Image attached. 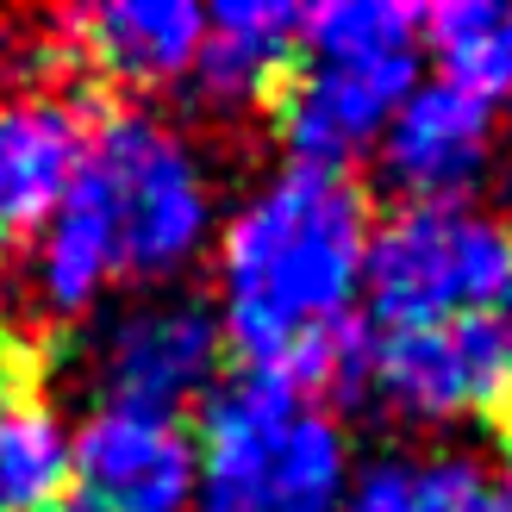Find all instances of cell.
Returning a JSON list of instances; mask_svg holds the SVG:
<instances>
[{
	"mask_svg": "<svg viewBox=\"0 0 512 512\" xmlns=\"http://www.w3.org/2000/svg\"><path fill=\"white\" fill-rule=\"evenodd\" d=\"M369 232L375 200L344 169H288L244 200L219 244V338L238 369L288 381L325 413L369 400V325L350 313Z\"/></svg>",
	"mask_w": 512,
	"mask_h": 512,
	"instance_id": "6da1fadb",
	"label": "cell"
},
{
	"mask_svg": "<svg viewBox=\"0 0 512 512\" xmlns=\"http://www.w3.org/2000/svg\"><path fill=\"white\" fill-rule=\"evenodd\" d=\"M213 188L194 144L144 107H100L82 169L32 244L38 306L82 319L107 281L175 275L200 250Z\"/></svg>",
	"mask_w": 512,
	"mask_h": 512,
	"instance_id": "7a4b0ae2",
	"label": "cell"
},
{
	"mask_svg": "<svg viewBox=\"0 0 512 512\" xmlns=\"http://www.w3.org/2000/svg\"><path fill=\"white\" fill-rule=\"evenodd\" d=\"M200 512H338L350 481L344 425L288 381L232 369L200 406Z\"/></svg>",
	"mask_w": 512,
	"mask_h": 512,
	"instance_id": "3957f363",
	"label": "cell"
},
{
	"mask_svg": "<svg viewBox=\"0 0 512 512\" xmlns=\"http://www.w3.org/2000/svg\"><path fill=\"white\" fill-rule=\"evenodd\" d=\"M506 281L512 238L500 219L475 213L469 200H400L369 232L363 288L381 331L494 313Z\"/></svg>",
	"mask_w": 512,
	"mask_h": 512,
	"instance_id": "277c9868",
	"label": "cell"
},
{
	"mask_svg": "<svg viewBox=\"0 0 512 512\" xmlns=\"http://www.w3.org/2000/svg\"><path fill=\"white\" fill-rule=\"evenodd\" d=\"M369 394L406 419H488L512 438V331L500 313L369 331Z\"/></svg>",
	"mask_w": 512,
	"mask_h": 512,
	"instance_id": "5b68a950",
	"label": "cell"
},
{
	"mask_svg": "<svg viewBox=\"0 0 512 512\" xmlns=\"http://www.w3.org/2000/svg\"><path fill=\"white\" fill-rule=\"evenodd\" d=\"M225 369L219 313L200 294H144L94 344V413L182 419V406L213 394Z\"/></svg>",
	"mask_w": 512,
	"mask_h": 512,
	"instance_id": "8992f818",
	"label": "cell"
},
{
	"mask_svg": "<svg viewBox=\"0 0 512 512\" xmlns=\"http://www.w3.org/2000/svg\"><path fill=\"white\" fill-rule=\"evenodd\" d=\"M419 88V63L413 57H388V63H319V57H294V69L269 88L263 113L269 138L294 157V169H344L388 132V119L406 94Z\"/></svg>",
	"mask_w": 512,
	"mask_h": 512,
	"instance_id": "52a82bcc",
	"label": "cell"
},
{
	"mask_svg": "<svg viewBox=\"0 0 512 512\" xmlns=\"http://www.w3.org/2000/svg\"><path fill=\"white\" fill-rule=\"evenodd\" d=\"M100 88H7L0 94V263L32 250L82 169Z\"/></svg>",
	"mask_w": 512,
	"mask_h": 512,
	"instance_id": "ba28073f",
	"label": "cell"
},
{
	"mask_svg": "<svg viewBox=\"0 0 512 512\" xmlns=\"http://www.w3.org/2000/svg\"><path fill=\"white\" fill-rule=\"evenodd\" d=\"M69 481L100 512H188L194 438L182 419L88 413L69 438Z\"/></svg>",
	"mask_w": 512,
	"mask_h": 512,
	"instance_id": "9c48e42d",
	"label": "cell"
},
{
	"mask_svg": "<svg viewBox=\"0 0 512 512\" xmlns=\"http://www.w3.org/2000/svg\"><path fill=\"white\" fill-rule=\"evenodd\" d=\"M57 25L100 94H150L182 82L200 57V38H207V13L188 0H113V7L57 13Z\"/></svg>",
	"mask_w": 512,
	"mask_h": 512,
	"instance_id": "30bf717a",
	"label": "cell"
},
{
	"mask_svg": "<svg viewBox=\"0 0 512 512\" xmlns=\"http://www.w3.org/2000/svg\"><path fill=\"white\" fill-rule=\"evenodd\" d=\"M494 157V107L450 82H425L381 132V169L406 200H469Z\"/></svg>",
	"mask_w": 512,
	"mask_h": 512,
	"instance_id": "8fae6325",
	"label": "cell"
},
{
	"mask_svg": "<svg viewBox=\"0 0 512 512\" xmlns=\"http://www.w3.org/2000/svg\"><path fill=\"white\" fill-rule=\"evenodd\" d=\"M69 494V431L44 400V350L0 319V512H44Z\"/></svg>",
	"mask_w": 512,
	"mask_h": 512,
	"instance_id": "7c38bea8",
	"label": "cell"
},
{
	"mask_svg": "<svg viewBox=\"0 0 512 512\" xmlns=\"http://www.w3.org/2000/svg\"><path fill=\"white\" fill-rule=\"evenodd\" d=\"M300 57V7L281 0H225L207 13V38L194 57V88L213 107H263L269 88Z\"/></svg>",
	"mask_w": 512,
	"mask_h": 512,
	"instance_id": "4fadbf2b",
	"label": "cell"
},
{
	"mask_svg": "<svg viewBox=\"0 0 512 512\" xmlns=\"http://www.w3.org/2000/svg\"><path fill=\"white\" fill-rule=\"evenodd\" d=\"M419 32L444 63V82L475 100H512V7L500 0H450L419 13Z\"/></svg>",
	"mask_w": 512,
	"mask_h": 512,
	"instance_id": "5bb4252c",
	"label": "cell"
},
{
	"mask_svg": "<svg viewBox=\"0 0 512 512\" xmlns=\"http://www.w3.org/2000/svg\"><path fill=\"white\" fill-rule=\"evenodd\" d=\"M419 7L394 0H338V7H300V50L319 63H388L413 57Z\"/></svg>",
	"mask_w": 512,
	"mask_h": 512,
	"instance_id": "9a60e30c",
	"label": "cell"
},
{
	"mask_svg": "<svg viewBox=\"0 0 512 512\" xmlns=\"http://www.w3.org/2000/svg\"><path fill=\"white\" fill-rule=\"evenodd\" d=\"M488 512H512V438H506V475H500V488H488Z\"/></svg>",
	"mask_w": 512,
	"mask_h": 512,
	"instance_id": "2e32d148",
	"label": "cell"
},
{
	"mask_svg": "<svg viewBox=\"0 0 512 512\" xmlns=\"http://www.w3.org/2000/svg\"><path fill=\"white\" fill-rule=\"evenodd\" d=\"M44 512H100V506H94V500H82V494L69 488V494H57V500H50Z\"/></svg>",
	"mask_w": 512,
	"mask_h": 512,
	"instance_id": "e0dca14e",
	"label": "cell"
},
{
	"mask_svg": "<svg viewBox=\"0 0 512 512\" xmlns=\"http://www.w3.org/2000/svg\"><path fill=\"white\" fill-rule=\"evenodd\" d=\"M506 238H512V232H506ZM494 313H500V319H506V331H512V281H506V294H500V306H494Z\"/></svg>",
	"mask_w": 512,
	"mask_h": 512,
	"instance_id": "ac0fdd59",
	"label": "cell"
}]
</instances>
